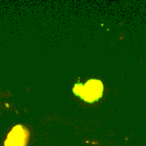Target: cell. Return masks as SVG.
Wrapping results in <instances>:
<instances>
[{
	"instance_id": "1",
	"label": "cell",
	"mask_w": 146,
	"mask_h": 146,
	"mask_svg": "<svg viewBox=\"0 0 146 146\" xmlns=\"http://www.w3.org/2000/svg\"><path fill=\"white\" fill-rule=\"evenodd\" d=\"M104 85L100 80H88L85 84H76L73 91L76 96L88 103H93L101 98Z\"/></svg>"
},
{
	"instance_id": "2",
	"label": "cell",
	"mask_w": 146,
	"mask_h": 146,
	"mask_svg": "<svg viewBox=\"0 0 146 146\" xmlns=\"http://www.w3.org/2000/svg\"><path fill=\"white\" fill-rule=\"evenodd\" d=\"M29 131L22 125H17L11 129L4 142V146H27Z\"/></svg>"
}]
</instances>
